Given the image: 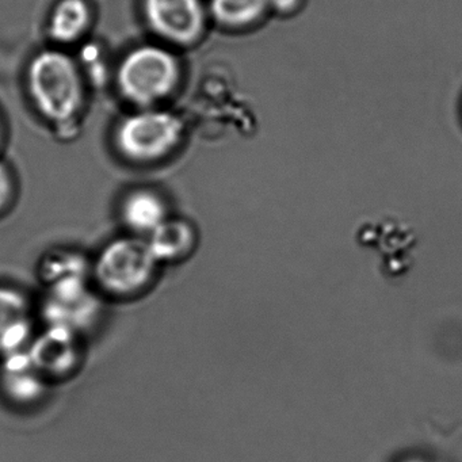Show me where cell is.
Listing matches in <instances>:
<instances>
[{"label":"cell","mask_w":462,"mask_h":462,"mask_svg":"<svg viewBox=\"0 0 462 462\" xmlns=\"http://www.w3.org/2000/svg\"><path fill=\"white\" fill-rule=\"evenodd\" d=\"M28 80L34 104L51 121L69 120L82 106V79L66 53L45 51L37 55L29 67Z\"/></svg>","instance_id":"cell-2"},{"label":"cell","mask_w":462,"mask_h":462,"mask_svg":"<svg viewBox=\"0 0 462 462\" xmlns=\"http://www.w3.org/2000/svg\"><path fill=\"white\" fill-rule=\"evenodd\" d=\"M182 131V123L177 116L145 110L129 116L121 123L117 144L121 152L134 161H155L167 155L180 143Z\"/></svg>","instance_id":"cell-4"},{"label":"cell","mask_w":462,"mask_h":462,"mask_svg":"<svg viewBox=\"0 0 462 462\" xmlns=\"http://www.w3.org/2000/svg\"><path fill=\"white\" fill-rule=\"evenodd\" d=\"M12 191L13 182L9 170L6 169V166L0 163V209L6 207L10 197H12Z\"/></svg>","instance_id":"cell-15"},{"label":"cell","mask_w":462,"mask_h":462,"mask_svg":"<svg viewBox=\"0 0 462 462\" xmlns=\"http://www.w3.org/2000/svg\"><path fill=\"white\" fill-rule=\"evenodd\" d=\"M28 354L48 381L66 380L82 365L80 334L64 327L50 326L47 331L32 340Z\"/></svg>","instance_id":"cell-5"},{"label":"cell","mask_w":462,"mask_h":462,"mask_svg":"<svg viewBox=\"0 0 462 462\" xmlns=\"http://www.w3.org/2000/svg\"><path fill=\"white\" fill-rule=\"evenodd\" d=\"M267 2L278 12L288 13L299 5L300 0H267Z\"/></svg>","instance_id":"cell-16"},{"label":"cell","mask_w":462,"mask_h":462,"mask_svg":"<svg viewBox=\"0 0 462 462\" xmlns=\"http://www.w3.org/2000/svg\"><path fill=\"white\" fill-rule=\"evenodd\" d=\"M0 359V386L9 399L17 404L40 402L50 381L34 366L28 350L18 351Z\"/></svg>","instance_id":"cell-9"},{"label":"cell","mask_w":462,"mask_h":462,"mask_svg":"<svg viewBox=\"0 0 462 462\" xmlns=\"http://www.w3.org/2000/svg\"><path fill=\"white\" fill-rule=\"evenodd\" d=\"M32 332L33 310L25 294L0 286V358L25 350Z\"/></svg>","instance_id":"cell-8"},{"label":"cell","mask_w":462,"mask_h":462,"mask_svg":"<svg viewBox=\"0 0 462 462\" xmlns=\"http://www.w3.org/2000/svg\"><path fill=\"white\" fill-rule=\"evenodd\" d=\"M90 23V10L85 0H61L51 18L50 32L55 42H77Z\"/></svg>","instance_id":"cell-12"},{"label":"cell","mask_w":462,"mask_h":462,"mask_svg":"<svg viewBox=\"0 0 462 462\" xmlns=\"http://www.w3.org/2000/svg\"><path fill=\"white\" fill-rule=\"evenodd\" d=\"M158 263L147 240L123 237L99 254L94 277L99 291L110 299H136L150 288Z\"/></svg>","instance_id":"cell-1"},{"label":"cell","mask_w":462,"mask_h":462,"mask_svg":"<svg viewBox=\"0 0 462 462\" xmlns=\"http://www.w3.org/2000/svg\"><path fill=\"white\" fill-rule=\"evenodd\" d=\"M88 261L79 254H53L44 259L42 266V281L45 288L63 285V283L88 281Z\"/></svg>","instance_id":"cell-13"},{"label":"cell","mask_w":462,"mask_h":462,"mask_svg":"<svg viewBox=\"0 0 462 462\" xmlns=\"http://www.w3.org/2000/svg\"><path fill=\"white\" fill-rule=\"evenodd\" d=\"M98 310V299L91 291L88 281L47 289L44 315L50 326L64 327L80 334L93 323Z\"/></svg>","instance_id":"cell-6"},{"label":"cell","mask_w":462,"mask_h":462,"mask_svg":"<svg viewBox=\"0 0 462 462\" xmlns=\"http://www.w3.org/2000/svg\"><path fill=\"white\" fill-rule=\"evenodd\" d=\"M0 137H2V132H0Z\"/></svg>","instance_id":"cell-17"},{"label":"cell","mask_w":462,"mask_h":462,"mask_svg":"<svg viewBox=\"0 0 462 462\" xmlns=\"http://www.w3.org/2000/svg\"><path fill=\"white\" fill-rule=\"evenodd\" d=\"M151 28L164 39L188 44L204 29V10L199 0H144Z\"/></svg>","instance_id":"cell-7"},{"label":"cell","mask_w":462,"mask_h":462,"mask_svg":"<svg viewBox=\"0 0 462 462\" xmlns=\"http://www.w3.org/2000/svg\"><path fill=\"white\" fill-rule=\"evenodd\" d=\"M147 243L156 261H172L188 253L193 243V231L183 221L166 220L150 234Z\"/></svg>","instance_id":"cell-11"},{"label":"cell","mask_w":462,"mask_h":462,"mask_svg":"<svg viewBox=\"0 0 462 462\" xmlns=\"http://www.w3.org/2000/svg\"><path fill=\"white\" fill-rule=\"evenodd\" d=\"M124 220L134 231L152 234L166 221V207L152 191L140 190L131 194L124 202Z\"/></svg>","instance_id":"cell-10"},{"label":"cell","mask_w":462,"mask_h":462,"mask_svg":"<svg viewBox=\"0 0 462 462\" xmlns=\"http://www.w3.org/2000/svg\"><path fill=\"white\" fill-rule=\"evenodd\" d=\"M180 77L177 60L159 47H140L132 51L120 66L118 86L134 104H155L171 93Z\"/></svg>","instance_id":"cell-3"},{"label":"cell","mask_w":462,"mask_h":462,"mask_svg":"<svg viewBox=\"0 0 462 462\" xmlns=\"http://www.w3.org/2000/svg\"><path fill=\"white\" fill-rule=\"evenodd\" d=\"M267 6V0H212L210 10L223 25L242 28L259 20Z\"/></svg>","instance_id":"cell-14"}]
</instances>
